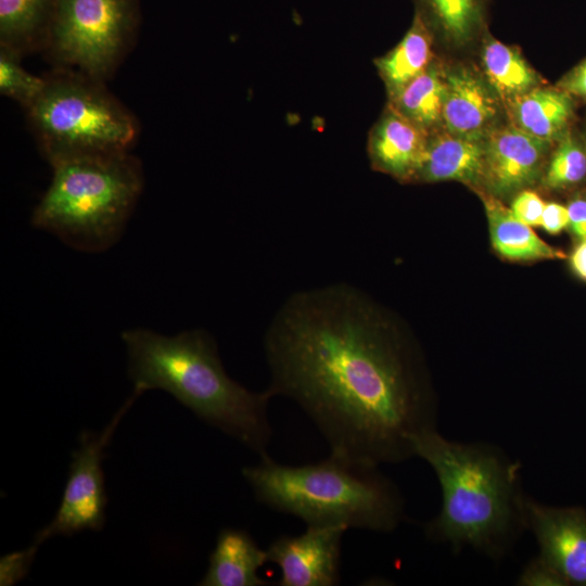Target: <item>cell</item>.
Masks as SVG:
<instances>
[{
    "label": "cell",
    "mask_w": 586,
    "mask_h": 586,
    "mask_svg": "<svg viewBox=\"0 0 586 586\" xmlns=\"http://www.w3.org/2000/svg\"><path fill=\"white\" fill-rule=\"evenodd\" d=\"M272 396L296 402L330 453L374 466L415 456L436 407L406 339L355 286L293 293L265 335Z\"/></svg>",
    "instance_id": "6da1fadb"
},
{
    "label": "cell",
    "mask_w": 586,
    "mask_h": 586,
    "mask_svg": "<svg viewBox=\"0 0 586 586\" xmlns=\"http://www.w3.org/2000/svg\"><path fill=\"white\" fill-rule=\"evenodd\" d=\"M413 454L430 464L442 491L441 511L424 527L428 538L499 559L527 530L520 463L500 448L432 430L416 438Z\"/></svg>",
    "instance_id": "7a4b0ae2"
},
{
    "label": "cell",
    "mask_w": 586,
    "mask_h": 586,
    "mask_svg": "<svg viewBox=\"0 0 586 586\" xmlns=\"http://www.w3.org/2000/svg\"><path fill=\"white\" fill-rule=\"evenodd\" d=\"M133 393L163 390L200 419L260 457L272 436L268 404L272 394L253 392L224 369L213 337L203 330L166 336L146 329L122 333Z\"/></svg>",
    "instance_id": "3957f363"
},
{
    "label": "cell",
    "mask_w": 586,
    "mask_h": 586,
    "mask_svg": "<svg viewBox=\"0 0 586 586\" xmlns=\"http://www.w3.org/2000/svg\"><path fill=\"white\" fill-rule=\"evenodd\" d=\"M378 467L331 453L318 462L286 466L267 454L242 475L260 504L307 525L388 533L404 518V500Z\"/></svg>",
    "instance_id": "277c9868"
},
{
    "label": "cell",
    "mask_w": 586,
    "mask_h": 586,
    "mask_svg": "<svg viewBox=\"0 0 586 586\" xmlns=\"http://www.w3.org/2000/svg\"><path fill=\"white\" fill-rule=\"evenodd\" d=\"M52 179L33 211L34 227L82 252L110 249L122 235L144 184L130 152L51 164Z\"/></svg>",
    "instance_id": "5b68a950"
},
{
    "label": "cell",
    "mask_w": 586,
    "mask_h": 586,
    "mask_svg": "<svg viewBox=\"0 0 586 586\" xmlns=\"http://www.w3.org/2000/svg\"><path fill=\"white\" fill-rule=\"evenodd\" d=\"M42 76L39 93L23 110L50 165L130 152L139 122L105 81L66 67H52Z\"/></svg>",
    "instance_id": "8992f818"
},
{
    "label": "cell",
    "mask_w": 586,
    "mask_h": 586,
    "mask_svg": "<svg viewBox=\"0 0 586 586\" xmlns=\"http://www.w3.org/2000/svg\"><path fill=\"white\" fill-rule=\"evenodd\" d=\"M139 0H56L42 52L53 67L110 79L132 48Z\"/></svg>",
    "instance_id": "52a82bcc"
},
{
    "label": "cell",
    "mask_w": 586,
    "mask_h": 586,
    "mask_svg": "<svg viewBox=\"0 0 586 586\" xmlns=\"http://www.w3.org/2000/svg\"><path fill=\"white\" fill-rule=\"evenodd\" d=\"M139 397L132 394L112 418L101 434L84 431L79 448L72 454L67 482L53 520L34 539L38 546L54 535H73L91 530L100 531L105 522L107 497L104 487L102 460L123 416Z\"/></svg>",
    "instance_id": "ba28073f"
},
{
    "label": "cell",
    "mask_w": 586,
    "mask_h": 586,
    "mask_svg": "<svg viewBox=\"0 0 586 586\" xmlns=\"http://www.w3.org/2000/svg\"><path fill=\"white\" fill-rule=\"evenodd\" d=\"M346 528L307 525L297 536L282 535L268 547V562L280 569V586H334L340 582L341 543Z\"/></svg>",
    "instance_id": "9c48e42d"
},
{
    "label": "cell",
    "mask_w": 586,
    "mask_h": 586,
    "mask_svg": "<svg viewBox=\"0 0 586 586\" xmlns=\"http://www.w3.org/2000/svg\"><path fill=\"white\" fill-rule=\"evenodd\" d=\"M527 530L539 546V557L568 585L586 586V512L578 507H549L526 498Z\"/></svg>",
    "instance_id": "30bf717a"
},
{
    "label": "cell",
    "mask_w": 586,
    "mask_h": 586,
    "mask_svg": "<svg viewBox=\"0 0 586 586\" xmlns=\"http://www.w3.org/2000/svg\"><path fill=\"white\" fill-rule=\"evenodd\" d=\"M550 143L514 125L494 128L485 139L481 186L500 198L532 184L540 176Z\"/></svg>",
    "instance_id": "8fae6325"
},
{
    "label": "cell",
    "mask_w": 586,
    "mask_h": 586,
    "mask_svg": "<svg viewBox=\"0 0 586 586\" xmlns=\"http://www.w3.org/2000/svg\"><path fill=\"white\" fill-rule=\"evenodd\" d=\"M428 142L425 129L390 105L370 132L368 154L377 170L398 180H417Z\"/></svg>",
    "instance_id": "7c38bea8"
},
{
    "label": "cell",
    "mask_w": 586,
    "mask_h": 586,
    "mask_svg": "<svg viewBox=\"0 0 586 586\" xmlns=\"http://www.w3.org/2000/svg\"><path fill=\"white\" fill-rule=\"evenodd\" d=\"M442 123L447 132L486 138L494 129L498 104L494 93L472 72L458 68L445 74Z\"/></svg>",
    "instance_id": "4fadbf2b"
},
{
    "label": "cell",
    "mask_w": 586,
    "mask_h": 586,
    "mask_svg": "<svg viewBox=\"0 0 586 586\" xmlns=\"http://www.w3.org/2000/svg\"><path fill=\"white\" fill-rule=\"evenodd\" d=\"M268 562L267 550L262 549L244 530L222 528L209 555L208 568L200 586H265L258 570Z\"/></svg>",
    "instance_id": "5bb4252c"
},
{
    "label": "cell",
    "mask_w": 586,
    "mask_h": 586,
    "mask_svg": "<svg viewBox=\"0 0 586 586\" xmlns=\"http://www.w3.org/2000/svg\"><path fill=\"white\" fill-rule=\"evenodd\" d=\"M485 139L447 131L429 138L425 157L417 180L426 182L456 180L481 186Z\"/></svg>",
    "instance_id": "9a60e30c"
},
{
    "label": "cell",
    "mask_w": 586,
    "mask_h": 586,
    "mask_svg": "<svg viewBox=\"0 0 586 586\" xmlns=\"http://www.w3.org/2000/svg\"><path fill=\"white\" fill-rule=\"evenodd\" d=\"M480 195L484 203L493 247L500 256L515 262L565 257L560 249L546 243L531 226L518 219L498 198L488 193Z\"/></svg>",
    "instance_id": "2e32d148"
},
{
    "label": "cell",
    "mask_w": 586,
    "mask_h": 586,
    "mask_svg": "<svg viewBox=\"0 0 586 586\" xmlns=\"http://www.w3.org/2000/svg\"><path fill=\"white\" fill-rule=\"evenodd\" d=\"M56 0H0V47L24 56L42 51Z\"/></svg>",
    "instance_id": "e0dca14e"
},
{
    "label": "cell",
    "mask_w": 586,
    "mask_h": 586,
    "mask_svg": "<svg viewBox=\"0 0 586 586\" xmlns=\"http://www.w3.org/2000/svg\"><path fill=\"white\" fill-rule=\"evenodd\" d=\"M514 126L549 142L560 140L572 115L566 91L535 88L510 103Z\"/></svg>",
    "instance_id": "ac0fdd59"
},
{
    "label": "cell",
    "mask_w": 586,
    "mask_h": 586,
    "mask_svg": "<svg viewBox=\"0 0 586 586\" xmlns=\"http://www.w3.org/2000/svg\"><path fill=\"white\" fill-rule=\"evenodd\" d=\"M431 47L432 39L426 24L422 16L417 14L398 44L375 60V66L391 98L431 65Z\"/></svg>",
    "instance_id": "d6986e66"
},
{
    "label": "cell",
    "mask_w": 586,
    "mask_h": 586,
    "mask_svg": "<svg viewBox=\"0 0 586 586\" xmlns=\"http://www.w3.org/2000/svg\"><path fill=\"white\" fill-rule=\"evenodd\" d=\"M445 91V74L431 64L391 98L390 105L428 131L442 123Z\"/></svg>",
    "instance_id": "ffe728a7"
},
{
    "label": "cell",
    "mask_w": 586,
    "mask_h": 586,
    "mask_svg": "<svg viewBox=\"0 0 586 586\" xmlns=\"http://www.w3.org/2000/svg\"><path fill=\"white\" fill-rule=\"evenodd\" d=\"M486 77L497 95L511 103L517 98L536 88V73L512 48L492 39L486 42L482 54Z\"/></svg>",
    "instance_id": "44dd1931"
},
{
    "label": "cell",
    "mask_w": 586,
    "mask_h": 586,
    "mask_svg": "<svg viewBox=\"0 0 586 586\" xmlns=\"http://www.w3.org/2000/svg\"><path fill=\"white\" fill-rule=\"evenodd\" d=\"M443 31L451 40L467 41L481 21L482 0H425Z\"/></svg>",
    "instance_id": "7402d4cb"
},
{
    "label": "cell",
    "mask_w": 586,
    "mask_h": 586,
    "mask_svg": "<svg viewBox=\"0 0 586 586\" xmlns=\"http://www.w3.org/2000/svg\"><path fill=\"white\" fill-rule=\"evenodd\" d=\"M586 177V151L572 137L559 140L543 177L549 189H562L581 182Z\"/></svg>",
    "instance_id": "603a6c76"
},
{
    "label": "cell",
    "mask_w": 586,
    "mask_h": 586,
    "mask_svg": "<svg viewBox=\"0 0 586 586\" xmlns=\"http://www.w3.org/2000/svg\"><path fill=\"white\" fill-rule=\"evenodd\" d=\"M22 55L0 47V92L17 102L22 109L39 93L43 76H35L22 65Z\"/></svg>",
    "instance_id": "cb8c5ba5"
},
{
    "label": "cell",
    "mask_w": 586,
    "mask_h": 586,
    "mask_svg": "<svg viewBox=\"0 0 586 586\" xmlns=\"http://www.w3.org/2000/svg\"><path fill=\"white\" fill-rule=\"evenodd\" d=\"M38 546L34 544L25 550L5 555L0 561V584L13 585L28 572Z\"/></svg>",
    "instance_id": "d4e9b609"
},
{
    "label": "cell",
    "mask_w": 586,
    "mask_h": 586,
    "mask_svg": "<svg viewBox=\"0 0 586 586\" xmlns=\"http://www.w3.org/2000/svg\"><path fill=\"white\" fill-rule=\"evenodd\" d=\"M521 586H562L568 585L563 577L539 556L523 569L518 581Z\"/></svg>",
    "instance_id": "484cf974"
},
{
    "label": "cell",
    "mask_w": 586,
    "mask_h": 586,
    "mask_svg": "<svg viewBox=\"0 0 586 586\" xmlns=\"http://www.w3.org/2000/svg\"><path fill=\"white\" fill-rule=\"evenodd\" d=\"M545 204L537 193L522 190L513 199L510 209L518 219L536 227L540 226Z\"/></svg>",
    "instance_id": "4316f807"
},
{
    "label": "cell",
    "mask_w": 586,
    "mask_h": 586,
    "mask_svg": "<svg viewBox=\"0 0 586 586\" xmlns=\"http://www.w3.org/2000/svg\"><path fill=\"white\" fill-rule=\"evenodd\" d=\"M540 226L550 234H558L561 232L569 226L566 206L556 202L546 203Z\"/></svg>",
    "instance_id": "83f0119b"
},
{
    "label": "cell",
    "mask_w": 586,
    "mask_h": 586,
    "mask_svg": "<svg viewBox=\"0 0 586 586\" xmlns=\"http://www.w3.org/2000/svg\"><path fill=\"white\" fill-rule=\"evenodd\" d=\"M569 214V228L579 240H586V198L577 196L566 206Z\"/></svg>",
    "instance_id": "f1b7e54d"
},
{
    "label": "cell",
    "mask_w": 586,
    "mask_h": 586,
    "mask_svg": "<svg viewBox=\"0 0 586 586\" xmlns=\"http://www.w3.org/2000/svg\"><path fill=\"white\" fill-rule=\"evenodd\" d=\"M564 89L566 92L586 97V62L565 80Z\"/></svg>",
    "instance_id": "f546056e"
},
{
    "label": "cell",
    "mask_w": 586,
    "mask_h": 586,
    "mask_svg": "<svg viewBox=\"0 0 586 586\" xmlns=\"http://www.w3.org/2000/svg\"><path fill=\"white\" fill-rule=\"evenodd\" d=\"M572 271L581 280L586 281V240L581 241L570 256Z\"/></svg>",
    "instance_id": "4dcf8cb0"
}]
</instances>
